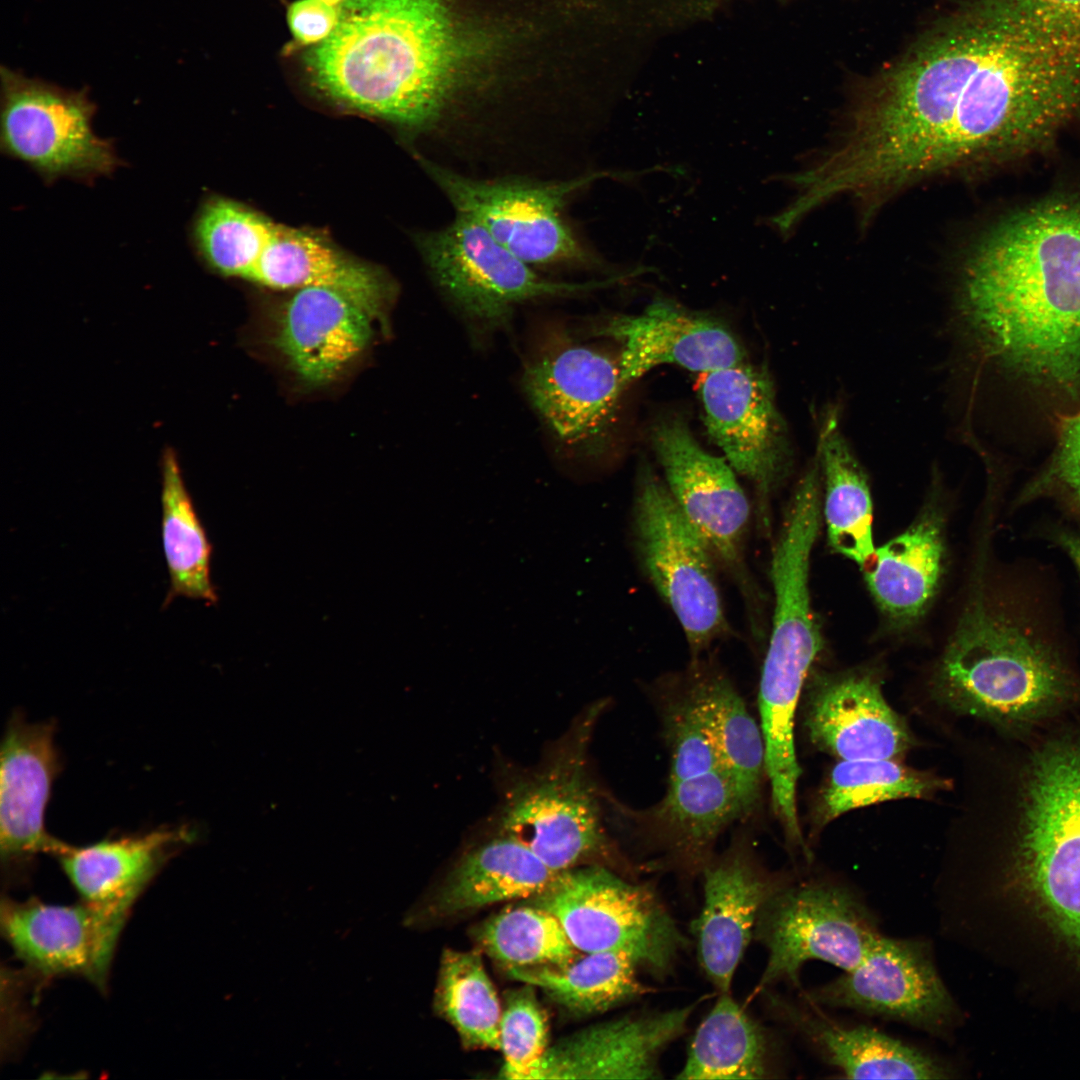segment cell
Returning <instances> with one entry per match:
<instances>
[{"mask_svg": "<svg viewBox=\"0 0 1080 1080\" xmlns=\"http://www.w3.org/2000/svg\"><path fill=\"white\" fill-rule=\"evenodd\" d=\"M339 9L321 0H296L288 7L287 20L296 46L313 47L333 32Z\"/></svg>", "mask_w": 1080, "mask_h": 1080, "instance_id": "cell-41", "label": "cell"}, {"mask_svg": "<svg viewBox=\"0 0 1080 1080\" xmlns=\"http://www.w3.org/2000/svg\"><path fill=\"white\" fill-rule=\"evenodd\" d=\"M600 334L620 344L617 359L624 389L661 365L703 375L745 362L740 343L725 326L664 301L610 319Z\"/></svg>", "mask_w": 1080, "mask_h": 1080, "instance_id": "cell-24", "label": "cell"}, {"mask_svg": "<svg viewBox=\"0 0 1080 1080\" xmlns=\"http://www.w3.org/2000/svg\"><path fill=\"white\" fill-rule=\"evenodd\" d=\"M1049 537L1073 562L1080 578V534L1067 527H1053Z\"/></svg>", "mask_w": 1080, "mask_h": 1080, "instance_id": "cell-42", "label": "cell"}, {"mask_svg": "<svg viewBox=\"0 0 1080 1080\" xmlns=\"http://www.w3.org/2000/svg\"><path fill=\"white\" fill-rule=\"evenodd\" d=\"M881 935L877 917L853 889L831 881H791L758 917L753 939L765 948L767 959L751 997L780 982L799 988L808 961L849 971Z\"/></svg>", "mask_w": 1080, "mask_h": 1080, "instance_id": "cell-9", "label": "cell"}, {"mask_svg": "<svg viewBox=\"0 0 1080 1080\" xmlns=\"http://www.w3.org/2000/svg\"><path fill=\"white\" fill-rule=\"evenodd\" d=\"M53 721L8 720L1 743L0 851L9 873L30 867L40 854L53 856L61 840L45 828V811L62 764Z\"/></svg>", "mask_w": 1080, "mask_h": 1080, "instance_id": "cell-20", "label": "cell"}, {"mask_svg": "<svg viewBox=\"0 0 1080 1080\" xmlns=\"http://www.w3.org/2000/svg\"><path fill=\"white\" fill-rule=\"evenodd\" d=\"M803 998L818 1007L901 1022L944 1040L952 1038L960 1021L931 945L920 938L881 935L856 967Z\"/></svg>", "mask_w": 1080, "mask_h": 1080, "instance_id": "cell-15", "label": "cell"}, {"mask_svg": "<svg viewBox=\"0 0 1080 1080\" xmlns=\"http://www.w3.org/2000/svg\"><path fill=\"white\" fill-rule=\"evenodd\" d=\"M0 75L3 153L47 183L92 182L120 165L112 143L93 131L96 106L87 89H66L4 66Z\"/></svg>", "mask_w": 1080, "mask_h": 1080, "instance_id": "cell-12", "label": "cell"}, {"mask_svg": "<svg viewBox=\"0 0 1080 1080\" xmlns=\"http://www.w3.org/2000/svg\"><path fill=\"white\" fill-rule=\"evenodd\" d=\"M557 873L525 844L499 833L459 860L442 886L436 909L449 916L498 902L526 900L544 890Z\"/></svg>", "mask_w": 1080, "mask_h": 1080, "instance_id": "cell-31", "label": "cell"}, {"mask_svg": "<svg viewBox=\"0 0 1080 1080\" xmlns=\"http://www.w3.org/2000/svg\"><path fill=\"white\" fill-rule=\"evenodd\" d=\"M1021 884L1080 957V744L1040 753L1029 780Z\"/></svg>", "mask_w": 1080, "mask_h": 1080, "instance_id": "cell-7", "label": "cell"}, {"mask_svg": "<svg viewBox=\"0 0 1080 1080\" xmlns=\"http://www.w3.org/2000/svg\"><path fill=\"white\" fill-rule=\"evenodd\" d=\"M632 532L640 567L682 627L691 658L729 632L717 563L650 465L638 471Z\"/></svg>", "mask_w": 1080, "mask_h": 1080, "instance_id": "cell-6", "label": "cell"}, {"mask_svg": "<svg viewBox=\"0 0 1080 1080\" xmlns=\"http://www.w3.org/2000/svg\"><path fill=\"white\" fill-rule=\"evenodd\" d=\"M1080 116V44L964 2L866 89L826 151L833 184L879 207L927 177L1032 152Z\"/></svg>", "mask_w": 1080, "mask_h": 1080, "instance_id": "cell-1", "label": "cell"}, {"mask_svg": "<svg viewBox=\"0 0 1080 1080\" xmlns=\"http://www.w3.org/2000/svg\"><path fill=\"white\" fill-rule=\"evenodd\" d=\"M476 939L503 969L564 965L581 953L553 914L526 901L483 922Z\"/></svg>", "mask_w": 1080, "mask_h": 1080, "instance_id": "cell-37", "label": "cell"}, {"mask_svg": "<svg viewBox=\"0 0 1080 1080\" xmlns=\"http://www.w3.org/2000/svg\"><path fill=\"white\" fill-rule=\"evenodd\" d=\"M333 32L304 54L313 87L404 132L413 121L420 0H345Z\"/></svg>", "mask_w": 1080, "mask_h": 1080, "instance_id": "cell-4", "label": "cell"}, {"mask_svg": "<svg viewBox=\"0 0 1080 1080\" xmlns=\"http://www.w3.org/2000/svg\"><path fill=\"white\" fill-rule=\"evenodd\" d=\"M944 523L934 497L905 531L877 548L863 568L872 596L896 624L917 620L936 594L943 572Z\"/></svg>", "mask_w": 1080, "mask_h": 1080, "instance_id": "cell-28", "label": "cell"}, {"mask_svg": "<svg viewBox=\"0 0 1080 1080\" xmlns=\"http://www.w3.org/2000/svg\"><path fill=\"white\" fill-rule=\"evenodd\" d=\"M417 158L455 213L480 223L527 264L544 267L588 262L589 256L566 218V207L593 175L478 177Z\"/></svg>", "mask_w": 1080, "mask_h": 1080, "instance_id": "cell-8", "label": "cell"}, {"mask_svg": "<svg viewBox=\"0 0 1080 1080\" xmlns=\"http://www.w3.org/2000/svg\"><path fill=\"white\" fill-rule=\"evenodd\" d=\"M815 455L822 480V512L831 548L864 568L875 553L873 506L867 474L829 407L819 427Z\"/></svg>", "mask_w": 1080, "mask_h": 1080, "instance_id": "cell-30", "label": "cell"}, {"mask_svg": "<svg viewBox=\"0 0 1080 1080\" xmlns=\"http://www.w3.org/2000/svg\"><path fill=\"white\" fill-rule=\"evenodd\" d=\"M127 918L82 900L61 905L4 898L0 913L3 936L34 973L80 976L101 989Z\"/></svg>", "mask_w": 1080, "mask_h": 1080, "instance_id": "cell-17", "label": "cell"}, {"mask_svg": "<svg viewBox=\"0 0 1080 1080\" xmlns=\"http://www.w3.org/2000/svg\"><path fill=\"white\" fill-rule=\"evenodd\" d=\"M373 321L338 291L300 288L275 311L272 344L297 379L321 387L340 377L365 351Z\"/></svg>", "mask_w": 1080, "mask_h": 1080, "instance_id": "cell-23", "label": "cell"}, {"mask_svg": "<svg viewBox=\"0 0 1080 1080\" xmlns=\"http://www.w3.org/2000/svg\"><path fill=\"white\" fill-rule=\"evenodd\" d=\"M321 1H323L326 4H328L330 6H333V7H339L345 0H321Z\"/></svg>", "mask_w": 1080, "mask_h": 1080, "instance_id": "cell-43", "label": "cell"}, {"mask_svg": "<svg viewBox=\"0 0 1080 1080\" xmlns=\"http://www.w3.org/2000/svg\"><path fill=\"white\" fill-rule=\"evenodd\" d=\"M532 985L507 993L499 1032L501 1078L530 1080L548 1048V1023Z\"/></svg>", "mask_w": 1080, "mask_h": 1080, "instance_id": "cell-38", "label": "cell"}, {"mask_svg": "<svg viewBox=\"0 0 1080 1080\" xmlns=\"http://www.w3.org/2000/svg\"><path fill=\"white\" fill-rule=\"evenodd\" d=\"M161 533L169 575L163 608L177 597L217 601L210 578L211 545L172 448L161 457Z\"/></svg>", "mask_w": 1080, "mask_h": 1080, "instance_id": "cell-34", "label": "cell"}, {"mask_svg": "<svg viewBox=\"0 0 1080 1080\" xmlns=\"http://www.w3.org/2000/svg\"><path fill=\"white\" fill-rule=\"evenodd\" d=\"M631 813L667 863L685 877L701 875L720 834L750 815L723 769L668 781L660 801Z\"/></svg>", "mask_w": 1080, "mask_h": 1080, "instance_id": "cell-26", "label": "cell"}, {"mask_svg": "<svg viewBox=\"0 0 1080 1080\" xmlns=\"http://www.w3.org/2000/svg\"><path fill=\"white\" fill-rule=\"evenodd\" d=\"M701 875L703 904L690 928L698 962L718 993L731 992L761 910L791 880L769 871L744 836L714 855Z\"/></svg>", "mask_w": 1080, "mask_h": 1080, "instance_id": "cell-16", "label": "cell"}, {"mask_svg": "<svg viewBox=\"0 0 1080 1080\" xmlns=\"http://www.w3.org/2000/svg\"><path fill=\"white\" fill-rule=\"evenodd\" d=\"M522 383L550 430L574 448L600 438L624 390L618 359L563 336L527 365Z\"/></svg>", "mask_w": 1080, "mask_h": 1080, "instance_id": "cell-18", "label": "cell"}, {"mask_svg": "<svg viewBox=\"0 0 1080 1080\" xmlns=\"http://www.w3.org/2000/svg\"><path fill=\"white\" fill-rule=\"evenodd\" d=\"M1016 31L1080 44V0H978Z\"/></svg>", "mask_w": 1080, "mask_h": 1080, "instance_id": "cell-40", "label": "cell"}, {"mask_svg": "<svg viewBox=\"0 0 1080 1080\" xmlns=\"http://www.w3.org/2000/svg\"><path fill=\"white\" fill-rule=\"evenodd\" d=\"M432 280L465 316L486 325L503 323L515 306L569 297L598 287L541 277L474 219L455 213L447 225L415 235Z\"/></svg>", "mask_w": 1080, "mask_h": 1080, "instance_id": "cell-13", "label": "cell"}, {"mask_svg": "<svg viewBox=\"0 0 1080 1080\" xmlns=\"http://www.w3.org/2000/svg\"><path fill=\"white\" fill-rule=\"evenodd\" d=\"M650 439L670 493L740 591L753 633L764 636L765 600L746 557L751 508L734 469L706 451L680 416L658 420Z\"/></svg>", "mask_w": 1080, "mask_h": 1080, "instance_id": "cell-11", "label": "cell"}, {"mask_svg": "<svg viewBox=\"0 0 1080 1080\" xmlns=\"http://www.w3.org/2000/svg\"><path fill=\"white\" fill-rule=\"evenodd\" d=\"M769 1014L798 1036L816 1056L851 1079H949L952 1064L942 1057L873 1027L846 1024L806 999L773 991L759 995Z\"/></svg>", "mask_w": 1080, "mask_h": 1080, "instance_id": "cell-22", "label": "cell"}, {"mask_svg": "<svg viewBox=\"0 0 1080 1080\" xmlns=\"http://www.w3.org/2000/svg\"><path fill=\"white\" fill-rule=\"evenodd\" d=\"M1043 498L1053 500L1080 524V408L1062 417L1053 454L1022 489L1015 504Z\"/></svg>", "mask_w": 1080, "mask_h": 1080, "instance_id": "cell-39", "label": "cell"}, {"mask_svg": "<svg viewBox=\"0 0 1080 1080\" xmlns=\"http://www.w3.org/2000/svg\"><path fill=\"white\" fill-rule=\"evenodd\" d=\"M805 726L816 747L841 760H896L912 744L880 678L867 670L818 679L807 698Z\"/></svg>", "mask_w": 1080, "mask_h": 1080, "instance_id": "cell-25", "label": "cell"}, {"mask_svg": "<svg viewBox=\"0 0 1080 1080\" xmlns=\"http://www.w3.org/2000/svg\"><path fill=\"white\" fill-rule=\"evenodd\" d=\"M946 785L891 759L842 760L819 795L814 825L824 826L847 811L883 801L928 797Z\"/></svg>", "mask_w": 1080, "mask_h": 1080, "instance_id": "cell-36", "label": "cell"}, {"mask_svg": "<svg viewBox=\"0 0 1080 1080\" xmlns=\"http://www.w3.org/2000/svg\"><path fill=\"white\" fill-rule=\"evenodd\" d=\"M434 1006L463 1046L500 1050L502 1007L478 952L443 951Z\"/></svg>", "mask_w": 1080, "mask_h": 1080, "instance_id": "cell-35", "label": "cell"}, {"mask_svg": "<svg viewBox=\"0 0 1080 1080\" xmlns=\"http://www.w3.org/2000/svg\"><path fill=\"white\" fill-rule=\"evenodd\" d=\"M1040 575L1016 566L978 580L938 662L934 689L951 709L998 723L1038 719L1074 686L1067 634Z\"/></svg>", "mask_w": 1080, "mask_h": 1080, "instance_id": "cell-3", "label": "cell"}, {"mask_svg": "<svg viewBox=\"0 0 1080 1080\" xmlns=\"http://www.w3.org/2000/svg\"><path fill=\"white\" fill-rule=\"evenodd\" d=\"M978 355L1032 387L1080 399V193L1020 209L970 252L956 296Z\"/></svg>", "mask_w": 1080, "mask_h": 1080, "instance_id": "cell-2", "label": "cell"}, {"mask_svg": "<svg viewBox=\"0 0 1080 1080\" xmlns=\"http://www.w3.org/2000/svg\"><path fill=\"white\" fill-rule=\"evenodd\" d=\"M241 279L280 290L329 288L382 323L396 291L383 272L345 255L328 240L262 214L244 256Z\"/></svg>", "mask_w": 1080, "mask_h": 1080, "instance_id": "cell-19", "label": "cell"}, {"mask_svg": "<svg viewBox=\"0 0 1080 1080\" xmlns=\"http://www.w3.org/2000/svg\"><path fill=\"white\" fill-rule=\"evenodd\" d=\"M697 1004L632 1013L548 1046L530 1080L660 1079V1057L684 1034Z\"/></svg>", "mask_w": 1080, "mask_h": 1080, "instance_id": "cell-21", "label": "cell"}, {"mask_svg": "<svg viewBox=\"0 0 1080 1080\" xmlns=\"http://www.w3.org/2000/svg\"><path fill=\"white\" fill-rule=\"evenodd\" d=\"M524 901L553 914L579 952L626 953L656 979L672 973L688 944L653 889L604 865L558 872Z\"/></svg>", "mask_w": 1080, "mask_h": 1080, "instance_id": "cell-5", "label": "cell"}, {"mask_svg": "<svg viewBox=\"0 0 1080 1080\" xmlns=\"http://www.w3.org/2000/svg\"><path fill=\"white\" fill-rule=\"evenodd\" d=\"M195 838L189 825H163L87 845L62 841L53 856L82 901L128 915L170 858Z\"/></svg>", "mask_w": 1080, "mask_h": 1080, "instance_id": "cell-27", "label": "cell"}, {"mask_svg": "<svg viewBox=\"0 0 1080 1080\" xmlns=\"http://www.w3.org/2000/svg\"><path fill=\"white\" fill-rule=\"evenodd\" d=\"M594 720L572 747L510 791L500 833L525 844L555 872L601 861L634 876L609 840L587 771L586 740Z\"/></svg>", "mask_w": 1080, "mask_h": 1080, "instance_id": "cell-10", "label": "cell"}, {"mask_svg": "<svg viewBox=\"0 0 1080 1080\" xmlns=\"http://www.w3.org/2000/svg\"><path fill=\"white\" fill-rule=\"evenodd\" d=\"M504 970L508 977L540 988L579 1016L606 1012L652 991L640 980L638 963L619 951L581 952L564 965Z\"/></svg>", "mask_w": 1080, "mask_h": 1080, "instance_id": "cell-33", "label": "cell"}, {"mask_svg": "<svg viewBox=\"0 0 1080 1080\" xmlns=\"http://www.w3.org/2000/svg\"><path fill=\"white\" fill-rule=\"evenodd\" d=\"M684 672L721 765L751 814L761 800L766 775L761 726L733 682L711 659L692 658Z\"/></svg>", "mask_w": 1080, "mask_h": 1080, "instance_id": "cell-29", "label": "cell"}, {"mask_svg": "<svg viewBox=\"0 0 1080 1080\" xmlns=\"http://www.w3.org/2000/svg\"><path fill=\"white\" fill-rule=\"evenodd\" d=\"M697 1027L677 1079L776 1077L775 1047L767 1030L731 995L718 993Z\"/></svg>", "mask_w": 1080, "mask_h": 1080, "instance_id": "cell-32", "label": "cell"}, {"mask_svg": "<svg viewBox=\"0 0 1080 1080\" xmlns=\"http://www.w3.org/2000/svg\"><path fill=\"white\" fill-rule=\"evenodd\" d=\"M699 396L708 434L753 486L758 529L771 532V501L793 467L787 424L764 368L745 362L703 374Z\"/></svg>", "mask_w": 1080, "mask_h": 1080, "instance_id": "cell-14", "label": "cell"}]
</instances>
